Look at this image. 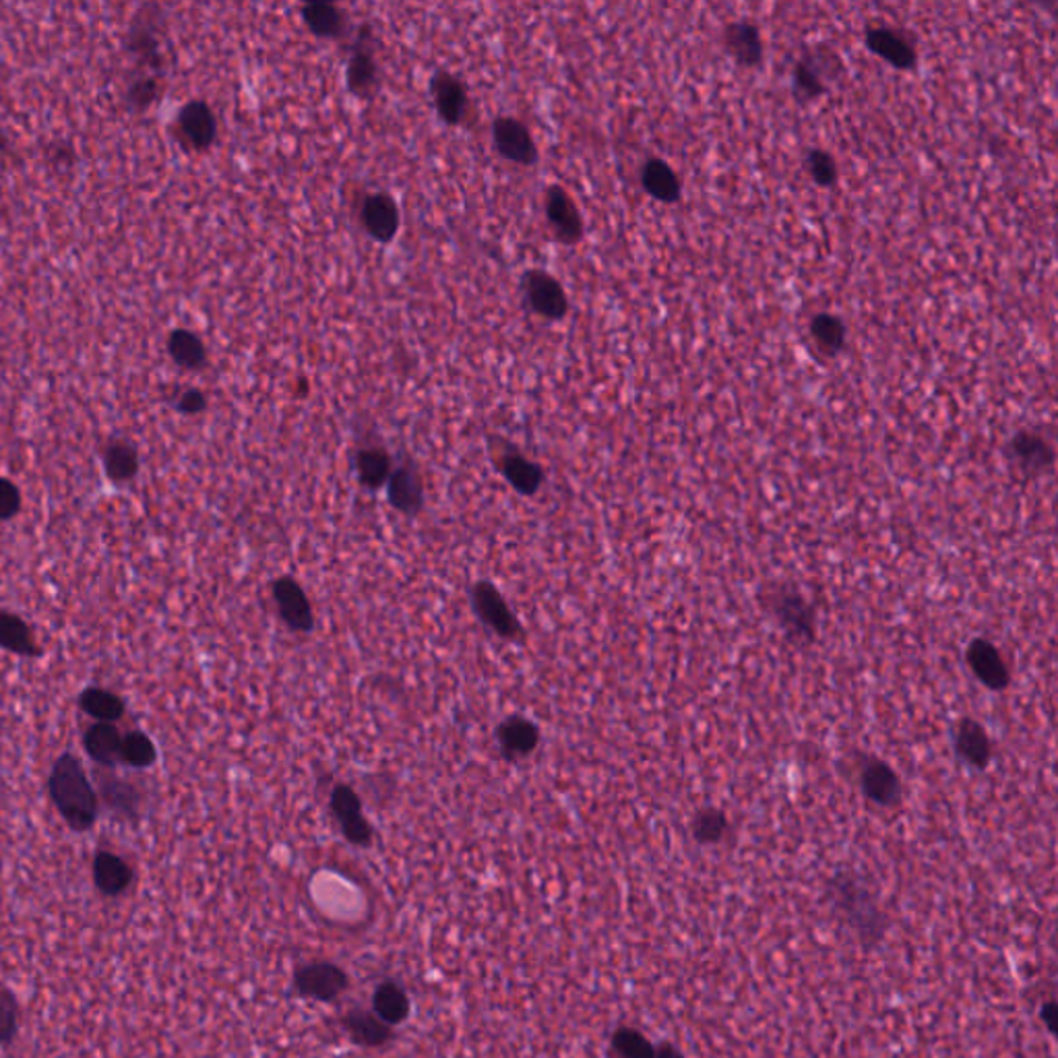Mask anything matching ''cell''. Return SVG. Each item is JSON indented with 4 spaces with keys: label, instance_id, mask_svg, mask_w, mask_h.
<instances>
[{
    "label": "cell",
    "instance_id": "cell-1",
    "mask_svg": "<svg viewBox=\"0 0 1058 1058\" xmlns=\"http://www.w3.org/2000/svg\"><path fill=\"white\" fill-rule=\"evenodd\" d=\"M825 899L838 922L848 928L864 949H874L884 941L891 916L884 912L879 896L858 874L840 870L829 877Z\"/></svg>",
    "mask_w": 1058,
    "mask_h": 1058
},
{
    "label": "cell",
    "instance_id": "cell-2",
    "mask_svg": "<svg viewBox=\"0 0 1058 1058\" xmlns=\"http://www.w3.org/2000/svg\"><path fill=\"white\" fill-rule=\"evenodd\" d=\"M759 602L790 643L798 647L814 645L819 637V612L797 583L773 581L761 590Z\"/></svg>",
    "mask_w": 1058,
    "mask_h": 1058
},
{
    "label": "cell",
    "instance_id": "cell-3",
    "mask_svg": "<svg viewBox=\"0 0 1058 1058\" xmlns=\"http://www.w3.org/2000/svg\"><path fill=\"white\" fill-rule=\"evenodd\" d=\"M48 792L62 819L75 831H88L98 817V797L73 754H60L48 780Z\"/></svg>",
    "mask_w": 1058,
    "mask_h": 1058
},
{
    "label": "cell",
    "instance_id": "cell-4",
    "mask_svg": "<svg viewBox=\"0 0 1058 1058\" xmlns=\"http://www.w3.org/2000/svg\"><path fill=\"white\" fill-rule=\"evenodd\" d=\"M294 990L305 999L334 1002L349 988L348 971L334 961H310L294 970Z\"/></svg>",
    "mask_w": 1058,
    "mask_h": 1058
},
{
    "label": "cell",
    "instance_id": "cell-5",
    "mask_svg": "<svg viewBox=\"0 0 1058 1058\" xmlns=\"http://www.w3.org/2000/svg\"><path fill=\"white\" fill-rule=\"evenodd\" d=\"M858 783L867 800L879 809H896L903 798V783L893 765L877 754H862L858 761Z\"/></svg>",
    "mask_w": 1058,
    "mask_h": 1058
},
{
    "label": "cell",
    "instance_id": "cell-6",
    "mask_svg": "<svg viewBox=\"0 0 1058 1058\" xmlns=\"http://www.w3.org/2000/svg\"><path fill=\"white\" fill-rule=\"evenodd\" d=\"M843 62L831 48H814L804 52L794 67V88L802 100H817L827 93V83L838 79Z\"/></svg>",
    "mask_w": 1058,
    "mask_h": 1058
},
{
    "label": "cell",
    "instance_id": "cell-7",
    "mask_svg": "<svg viewBox=\"0 0 1058 1058\" xmlns=\"http://www.w3.org/2000/svg\"><path fill=\"white\" fill-rule=\"evenodd\" d=\"M966 664L970 668L973 679L988 691L1002 693L1005 689H1009L1011 670L1005 655L990 639H971L966 647Z\"/></svg>",
    "mask_w": 1058,
    "mask_h": 1058
},
{
    "label": "cell",
    "instance_id": "cell-8",
    "mask_svg": "<svg viewBox=\"0 0 1058 1058\" xmlns=\"http://www.w3.org/2000/svg\"><path fill=\"white\" fill-rule=\"evenodd\" d=\"M472 606L476 610L479 621L493 629L501 639H513L522 635V626L517 623L513 610L508 609L507 600L488 581H479L472 587Z\"/></svg>",
    "mask_w": 1058,
    "mask_h": 1058
},
{
    "label": "cell",
    "instance_id": "cell-9",
    "mask_svg": "<svg viewBox=\"0 0 1058 1058\" xmlns=\"http://www.w3.org/2000/svg\"><path fill=\"white\" fill-rule=\"evenodd\" d=\"M864 45L870 52L898 71H913L918 65V46L912 31L898 28H869Z\"/></svg>",
    "mask_w": 1058,
    "mask_h": 1058
},
{
    "label": "cell",
    "instance_id": "cell-10",
    "mask_svg": "<svg viewBox=\"0 0 1058 1058\" xmlns=\"http://www.w3.org/2000/svg\"><path fill=\"white\" fill-rule=\"evenodd\" d=\"M523 291L525 300L532 306V310L548 320L565 319L568 313V298H566L565 288L556 277L548 276L546 271L532 269L523 276Z\"/></svg>",
    "mask_w": 1058,
    "mask_h": 1058
},
{
    "label": "cell",
    "instance_id": "cell-11",
    "mask_svg": "<svg viewBox=\"0 0 1058 1058\" xmlns=\"http://www.w3.org/2000/svg\"><path fill=\"white\" fill-rule=\"evenodd\" d=\"M332 812H334L335 821L342 829L344 838L349 843L360 846V848L370 846L373 827L364 817L360 798L346 783L335 785L334 792H332Z\"/></svg>",
    "mask_w": 1058,
    "mask_h": 1058
},
{
    "label": "cell",
    "instance_id": "cell-12",
    "mask_svg": "<svg viewBox=\"0 0 1058 1058\" xmlns=\"http://www.w3.org/2000/svg\"><path fill=\"white\" fill-rule=\"evenodd\" d=\"M951 742H953L957 757L966 765L978 771H985L990 765L995 754L992 740L988 730L978 720H973L970 715L956 720V724L951 728Z\"/></svg>",
    "mask_w": 1058,
    "mask_h": 1058
},
{
    "label": "cell",
    "instance_id": "cell-13",
    "mask_svg": "<svg viewBox=\"0 0 1058 1058\" xmlns=\"http://www.w3.org/2000/svg\"><path fill=\"white\" fill-rule=\"evenodd\" d=\"M1009 455L1015 465L1028 476H1044L1052 472L1057 462L1052 443L1040 433H1031V431H1019L1011 438Z\"/></svg>",
    "mask_w": 1058,
    "mask_h": 1058
},
{
    "label": "cell",
    "instance_id": "cell-14",
    "mask_svg": "<svg viewBox=\"0 0 1058 1058\" xmlns=\"http://www.w3.org/2000/svg\"><path fill=\"white\" fill-rule=\"evenodd\" d=\"M546 218L551 224L554 238L566 247L577 245L583 238L585 226H583L580 209L563 187L554 185L546 190Z\"/></svg>",
    "mask_w": 1058,
    "mask_h": 1058
},
{
    "label": "cell",
    "instance_id": "cell-15",
    "mask_svg": "<svg viewBox=\"0 0 1058 1058\" xmlns=\"http://www.w3.org/2000/svg\"><path fill=\"white\" fill-rule=\"evenodd\" d=\"M274 600L281 621L288 624L294 633H310L315 626L313 606L306 597L305 590L298 581L291 577H279L274 583Z\"/></svg>",
    "mask_w": 1058,
    "mask_h": 1058
},
{
    "label": "cell",
    "instance_id": "cell-16",
    "mask_svg": "<svg viewBox=\"0 0 1058 1058\" xmlns=\"http://www.w3.org/2000/svg\"><path fill=\"white\" fill-rule=\"evenodd\" d=\"M494 146L505 160L520 166H534L537 161V147L527 131V127L515 118L501 117L494 120Z\"/></svg>",
    "mask_w": 1058,
    "mask_h": 1058
},
{
    "label": "cell",
    "instance_id": "cell-17",
    "mask_svg": "<svg viewBox=\"0 0 1058 1058\" xmlns=\"http://www.w3.org/2000/svg\"><path fill=\"white\" fill-rule=\"evenodd\" d=\"M339 1024L349 1040L364 1048H383L395 1038V1028L387 1026L373 1009L352 1007L339 1017Z\"/></svg>",
    "mask_w": 1058,
    "mask_h": 1058
},
{
    "label": "cell",
    "instance_id": "cell-18",
    "mask_svg": "<svg viewBox=\"0 0 1058 1058\" xmlns=\"http://www.w3.org/2000/svg\"><path fill=\"white\" fill-rule=\"evenodd\" d=\"M725 52L739 62L740 67L754 69L763 62L765 45L759 28L751 21H732L722 33Z\"/></svg>",
    "mask_w": 1058,
    "mask_h": 1058
},
{
    "label": "cell",
    "instance_id": "cell-19",
    "mask_svg": "<svg viewBox=\"0 0 1058 1058\" xmlns=\"http://www.w3.org/2000/svg\"><path fill=\"white\" fill-rule=\"evenodd\" d=\"M363 224L366 233L370 234L377 243H392L393 238L399 233V207L395 204L392 195L387 192H375L366 197L363 205Z\"/></svg>",
    "mask_w": 1058,
    "mask_h": 1058
},
{
    "label": "cell",
    "instance_id": "cell-20",
    "mask_svg": "<svg viewBox=\"0 0 1058 1058\" xmlns=\"http://www.w3.org/2000/svg\"><path fill=\"white\" fill-rule=\"evenodd\" d=\"M389 503L404 515H418L424 505L421 472L412 464H402L389 476Z\"/></svg>",
    "mask_w": 1058,
    "mask_h": 1058
},
{
    "label": "cell",
    "instance_id": "cell-21",
    "mask_svg": "<svg viewBox=\"0 0 1058 1058\" xmlns=\"http://www.w3.org/2000/svg\"><path fill=\"white\" fill-rule=\"evenodd\" d=\"M496 740L501 744V753L508 761H520L534 753L540 742V730L534 722L513 715L498 725Z\"/></svg>",
    "mask_w": 1058,
    "mask_h": 1058
},
{
    "label": "cell",
    "instance_id": "cell-22",
    "mask_svg": "<svg viewBox=\"0 0 1058 1058\" xmlns=\"http://www.w3.org/2000/svg\"><path fill=\"white\" fill-rule=\"evenodd\" d=\"M431 91L435 100L436 112L447 125H462L467 110V93L464 83L453 75L436 73L431 81Z\"/></svg>",
    "mask_w": 1058,
    "mask_h": 1058
},
{
    "label": "cell",
    "instance_id": "cell-23",
    "mask_svg": "<svg viewBox=\"0 0 1058 1058\" xmlns=\"http://www.w3.org/2000/svg\"><path fill=\"white\" fill-rule=\"evenodd\" d=\"M641 187L660 204L681 201L682 182L674 168L662 158H652L641 168Z\"/></svg>",
    "mask_w": 1058,
    "mask_h": 1058
},
{
    "label": "cell",
    "instance_id": "cell-24",
    "mask_svg": "<svg viewBox=\"0 0 1058 1058\" xmlns=\"http://www.w3.org/2000/svg\"><path fill=\"white\" fill-rule=\"evenodd\" d=\"M373 1011L387 1026H392V1028L402 1026L409 1017V1011H412V1000H409L406 988L397 985L395 980L380 982L373 992Z\"/></svg>",
    "mask_w": 1058,
    "mask_h": 1058
},
{
    "label": "cell",
    "instance_id": "cell-25",
    "mask_svg": "<svg viewBox=\"0 0 1058 1058\" xmlns=\"http://www.w3.org/2000/svg\"><path fill=\"white\" fill-rule=\"evenodd\" d=\"M180 131L190 146L207 149L216 139L218 122L207 103L190 102L180 112Z\"/></svg>",
    "mask_w": 1058,
    "mask_h": 1058
},
{
    "label": "cell",
    "instance_id": "cell-26",
    "mask_svg": "<svg viewBox=\"0 0 1058 1058\" xmlns=\"http://www.w3.org/2000/svg\"><path fill=\"white\" fill-rule=\"evenodd\" d=\"M303 19H305L308 30L313 31L319 38L327 40H337L346 36L348 31V17L346 13L335 7L332 2H310L303 9Z\"/></svg>",
    "mask_w": 1058,
    "mask_h": 1058
},
{
    "label": "cell",
    "instance_id": "cell-27",
    "mask_svg": "<svg viewBox=\"0 0 1058 1058\" xmlns=\"http://www.w3.org/2000/svg\"><path fill=\"white\" fill-rule=\"evenodd\" d=\"M346 79H348V89L354 96L364 100L375 96L378 88V65L373 50L363 46L354 50L348 62Z\"/></svg>",
    "mask_w": 1058,
    "mask_h": 1058
},
{
    "label": "cell",
    "instance_id": "cell-28",
    "mask_svg": "<svg viewBox=\"0 0 1058 1058\" xmlns=\"http://www.w3.org/2000/svg\"><path fill=\"white\" fill-rule=\"evenodd\" d=\"M93 879L102 893L118 896L131 884V867L117 854L100 852L93 860Z\"/></svg>",
    "mask_w": 1058,
    "mask_h": 1058
},
{
    "label": "cell",
    "instance_id": "cell-29",
    "mask_svg": "<svg viewBox=\"0 0 1058 1058\" xmlns=\"http://www.w3.org/2000/svg\"><path fill=\"white\" fill-rule=\"evenodd\" d=\"M501 472L507 478L508 484L523 496L536 494L540 486H542V482H544L542 467L534 464V462H530L527 457H523L520 453L503 455L501 457Z\"/></svg>",
    "mask_w": 1058,
    "mask_h": 1058
},
{
    "label": "cell",
    "instance_id": "cell-30",
    "mask_svg": "<svg viewBox=\"0 0 1058 1058\" xmlns=\"http://www.w3.org/2000/svg\"><path fill=\"white\" fill-rule=\"evenodd\" d=\"M86 751L89 757L102 765H117L120 761V746H122V736L115 724H103L98 722L91 725L86 734Z\"/></svg>",
    "mask_w": 1058,
    "mask_h": 1058
},
{
    "label": "cell",
    "instance_id": "cell-31",
    "mask_svg": "<svg viewBox=\"0 0 1058 1058\" xmlns=\"http://www.w3.org/2000/svg\"><path fill=\"white\" fill-rule=\"evenodd\" d=\"M691 835L696 843L701 846H715L722 843L730 831V819L720 807H701L699 811L691 817Z\"/></svg>",
    "mask_w": 1058,
    "mask_h": 1058
},
{
    "label": "cell",
    "instance_id": "cell-32",
    "mask_svg": "<svg viewBox=\"0 0 1058 1058\" xmlns=\"http://www.w3.org/2000/svg\"><path fill=\"white\" fill-rule=\"evenodd\" d=\"M356 472L360 484L377 491L383 488L389 476H392V457L389 453L380 447H368V449L358 451L356 455Z\"/></svg>",
    "mask_w": 1058,
    "mask_h": 1058
},
{
    "label": "cell",
    "instance_id": "cell-33",
    "mask_svg": "<svg viewBox=\"0 0 1058 1058\" xmlns=\"http://www.w3.org/2000/svg\"><path fill=\"white\" fill-rule=\"evenodd\" d=\"M811 337L825 358H835L846 346V325L840 317L821 313L811 320Z\"/></svg>",
    "mask_w": 1058,
    "mask_h": 1058
},
{
    "label": "cell",
    "instance_id": "cell-34",
    "mask_svg": "<svg viewBox=\"0 0 1058 1058\" xmlns=\"http://www.w3.org/2000/svg\"><path fill=\"white\" fill-rule=\"evenodd\" d=\"M0 647L7 652L33 657L40 650L31 637L30 626L11 612H0Z\"/></svg>",
    "mask_w": 1058,
    "mask_h": 1058
},
{
    "label": "cell",
    "instance_id": "cell-35",
    "mask_svg": "<svg viewBox=\"0 0 1058 1058\" xmlns=\"http://www.w3.org/2000/svg\"><path fill=\"white\" fill-rule=\"evenodd\" d=\"M610 1058H655L652 1040L631 1026L614 1029L610 1038Z\"/></svg>",
    "mask_w": 1058,
    "mask_h": 1058
},
{
    "label": "cell",
    "instance_id": "cell-36",
    "mask_svg": "<svg viewBox=\"0 0 1058 1058\" xmlns=\"http://www.w3.org/2000/svg\"><path fill=\"white\" fill-rule=\"evenodd\" d=\"M79 705L88 715L103 724H115L125 715L122 699L103 689H88L79 699Z\"/></svg>",
    "mask_w": 1058,
    "mask_h": 1058
},
{
    "label": "cell",
    "instance_id": "cell-37",
    "mask_svg": "<svg viewBox=\"0 0 1058 1058\" xmlns=\"http://www.w3.org/2000/svg\"><path fill=\"white\" fill-rule=\"evenodd\" d=\"M168 346H170L172 358L185 368H201L205 360H207L204 342L197 335L185 332V329L170 335Z\"/></svg>",
    "mask_w": 1058,
    "mask_h": 1058
},
{
    "label": "cell",
    "instance_id": "cell-38",
    "mask_svg": "<svg viewBox=\"0 0 1058 1058\" xmlns=\"http://www.w3.org/2000/svg\"><path fill=\"white\" fill-rule=\"evenodd\" d=\"M158 759L156 744L144 732H131L129 736H122V746H120V761L127 765L137 769L151 768Z\"/></svg>",
    "mask_w": 1058,
    "mask_h": 1058
},
{
    "label": "cell",
    "instance_id": "cell-39",
    "mask_svg": "<svg viewBox=\"0 0 1058 1058\" xmlns=\"http://www.w3.org/2000/svg\"><path fill=\"white\" fill-rule=\"evenodd\" d=\"M807 170L812 176L814 185L821 189H831L840 180L838 161L825 149H811L807 154Z\"/></svg>",
    "mask_w": 1058,
    "mask_h": 1058
},
{
    "label": "cell",
    "instance_id": "cell-40",
    "mask_svg": "<svg viewBox=\"0 0 1058 1058\" xmlns=\"http://www.w3.org/2000/svg\"><path fill=\"white\" fill-rule=\"evenodd\" d=\"M137 453L125 443H117L110 449L106 451V469L108 476L117 482H127L137 474Z\"/></svg>",
    "mask_w": 1058,
    "mask_h": 1058
},
{
    "label": "cell",
    "instance_id": "cell-41",
    "mask_svg": "<svg viewBox=\"0 0 1058 1058\" xmlns=\"http://www.w3.org/2000/svg\"><path fill=\"white\" fill-rule=\"evenodd\" d=\"M21 508V494L13 482L0 478V522L16 517Z\"/></svg>",
    "mask_w": 1058,
    "mask_h": 1058
},
{
    "label": "cell",
    "instance_id": "cell-42",
    "mask_svg": "<svg viewBox=\"0 0 1058 1058\" xmlns=\"http://www.w3.org/2000/svg\"><path fill=\"white\" fill-rule=\"evenodd\" d=\"M106 797H108V800H110V804H112L115 809H120V811L131 812L132 807L137 804L135 790H132L129 783H110V785L106 788Z\"/></svg>",
    "mask_w": 1058,
    "mask_h": 1058
},
{
    "label": "cell",
    "instance_id": "cell-43",
    "mask_svg": "<svg viewBox=\"0 0 1058 1058\" xmlns=\"http://www.w3.org/2000/svg\"><path fill=\"white\" fill-rule=\"evenodd\" d=\"M16 1007L0 1000V1042H9L16 1036Z\"/></svg>",
    "mask_w": 1058,
    "mask_h": 1058
},
{
    "label": "cell",
    "instance_id": "cell-44",
    "mask_svg": "<svg viewBox=\"0 0 1058 1058\" xmlns=\"http://www.w3.org/2000/svg\"><path fill=\"white\" fill-rule=\"evenodd\" d=\"M180 409L187 412V414H199L204 412L207 402H205V395L201 392H187L182 397H180Z\"/></svg>",
    "mask_w": 1058,
    "mask_h": 1058
},
{
    "label": "cell",
    "instance_id": "cell-45",
    "mask_svg": "<svg viewBox=\"0 0 1058 1058\" xmlns=\"http://www.w3.org/2000/svg\"><path fill=\"white\" fill-rule=\"evenodd\" d=\"M1057 1002H1055V1000L1044 1002L1042 1011H1040V1019H1042L1044 1026H1046V1029H1048L1052 1036L1057 1034V1029H1055V1026H1057Z\"/></svg>",
    "mask_w": 1058,
    "mask_h": 1058
},
{
    "label": "cell",
    "instance_id": "cell-46",
    "mask_svg": "<svg viewBox=\"0 0 1058 1058\" xmlns=\"http://www.w3.org/2000/svg\"><path fill=\"white\" fill-rule=\"evenodd\" d=\"M156 96V83L154 81H141V86L135 89V100L141 103L151 102Z\"/></svg>",
    "mask_w": 1058,
    "mask_h": 1058
},
{
    "label": "cell",
    "instance_id": "cell-47",
    "mask_svg": "<svg viewBox=\"0 0 1058 1058\" xmlns=\"http://www.w3.org/2000/svg\"><path fill=\"white\" fill-rule=\"evenodd\" d=\"M655 1058H686L674 1044L662 1042L655 1046Z\"/></svg>",
    "mask_w": 1058,
    "mask_h": 1058
},
{
    "label": "cell",
    "instance_id": "cell-48",
    "mask_svg": "<svg viewBox=\"0 0 1058 1058\" xmlns=\"http://www.w3.org/2000/svg\"><path fill=\"white\" fill-rule=\"evenodd\" d=\"M0 147H2V137H0Z\"/></svg>",
    "mask_w": 1058,
    "mask_h": 1058
}]
</instances>
